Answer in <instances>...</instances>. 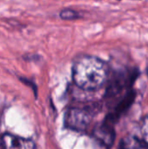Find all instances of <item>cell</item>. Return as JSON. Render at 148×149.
Segmentation results:
<instances>
[{"label":"cell","mask_w":148,"mask_h":149,"mask_svg":"<svg viewBox=\"0 0 148 149\" xmlns=\"http://www.w3.org/2000/svg\"><path fill=\"white\" fill-rule=\"evenodd\" d=\"M108 77L106 65L94 56H82L72 66V79L75 85L85 91H95L104 86Z\"/></svg>","instance_id":"6da1fadb"},{"label":"cell","mask_w":148,"mask_h":149,"mask_svg":"<svg viewBox=\"0 0 148 149\" xmlns=\"http://www.w3.org/2000/svg\"><path fill=\"white\" fill-rule=\"evenodd\" d=\"M92 120L90 112L85 108H70L65 116V126L73 131L82 132L88 128Z\"/></svg>","instance_id":"7a4b0ae2"},{"label":"cell","mask_w":148,"mask_h":149,"mask_svg":"<svg viewBox=\"0 0 148 149\" xmlns=\"http://www.w3.org/2000/svg\"><path fill=\"white\" fill-rule=\"evenodd\" d=\"M2 145L4 149H34V142L18 135L5 134L2 137Z\"/></svg>","instance_id":"3957f363"},{"label":"cell","mask_w":148,"mask_h":149,"mask_svg":"<svg viewBox=\"0 0 148 149\" xmlns=\"http://www.w3.org/2000/svg\"><path fill=\"white\" fill-rule=\"evenodd\" d=\"M95 137L106 145H112L114 141V132L112 124L105 121L95 130Z\"/></svg>","instance_id":"277c9868"},{"label":"cell","mask_w":148,"mask_h":149,"mask_svg":"<svg viewBox=\"0 0 148 149\" xmlns=\"http://www.w3.org/2000/svg\"><path fill=\"white\" fill-rule=\"evenodd\" d=\"M121 149H148V146L145 142H141L139 139L133 136L126 138L121 145Z\"/></svg>","instance_id":"5b68a950"},{"label":"cell","mask_w":148,"mask_h":149,"mask_svg":"<svg viewBox=\"0 0 148 149\" xmlns=\"http://www.w3.org/2000/svg\"><path fill=\"white\" fill-rule=\"evenodd\" d=\"M59 17L63 20H75V19L79 18L80 15L77 10L66 8V9H64L60 11Z\"/></svg>","instance_id":"8992f818"},{"label":"cell","mask_w":148,"mask_h":149,"mask_svg":"<svg viewBox=\"0 0 148 149\" xmlns=\"http://www.w3.org/2000/svg\"><path fill=\"white\" fill-rule=\"evenodd\" d=\"M141 133H142L144 142L148 146V117H146L143 120L142 126H141Z\"/></svg>","instance_id":"52a82bcc"}]
</instances>
